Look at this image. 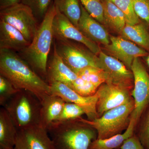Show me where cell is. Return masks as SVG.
<instances>
[{"mask_svg":"<svg viewBox=\"0 0 149 149\" xmlns=\"http://www.w3.org/2000/svg\"><path fill=\"white\" fill-rule=\"evenodd\" d=\"M54 3L56 9L78 28L81 15V4L79 0H54Z\"/></svg>","mask_w":149,"mask_h":149,"instance_id":"23","label":"cell"},{"mask_svg":"<svg viewBox=\"0 0 149 149\" xmlns=\"http://www.w3.org/2000/svg\"><path fill=\"white\" fill-rule=\"evenodd\" d=\"M53 21L54 38L56 40H72L81 43L97 55L101 52L97 43L89 40L66 17L57 9Z\"/></svg>","mask_w":149,"mask_h":149,"instance_id":"10","label":"cell"},{"mask_svg":"<svg viewBox=\"0 0 149 149\" xmlns=\"http://www.w3.org/2000/svg\"><path fill=\"white\" fill-rule=\"evenodd\" d=\"M54 45L65 63L76 74L90 67L100 68L98 56L89 49L80 47L69 40H56Z\"/></svg>","mask_w":149,"mask_h":149,"instance_id":"6","label":"cell"},{"mask_svg":"<svg viewBox=\"0 0 149 149\" xmlns=\"http://www.w3.org/2000/svg\"><path fill=\"white\" fill-rule=\"evenodd\" d=\"M54 0H22L21 3L32 10L37 20H43Z\"/></svg>","mask_w":149,"mask_h":149,"instance_id":"27","label":"cell"},{"mask_svg":"<svg viewBox=\"0 0 149 149\" xmlns=\"http://www.w3.org/2000/svg\"><path fill=\"white\" fill-rule=\"evenodd\" d=\"M77 77L78 75L66 65L54 47L53 55L47 67V82L49 84L59 82L70 88Z\"/></svg>","mask_w":149,"mask_h":149,"instance_id":"16","label":"cell"},{"mask_svg":"<svg viewBox=\"0 0 149 149\" xmlns=\"http://www.w3.org/2000/svg\"><path fill=\"white\" fill-rule=\"evenodd\" d=\"M17 130L3 107L0 109V149L13 148Z\"/></svg>","mask_w":149,"mask_h":149,"instance_id":"19","label":"cell"},{"mask_svg":"<svg viewBox=\"0 0 149 149\" xmlns=\"http://www.w3.org/2000/svg\"><path fill=\"white\" fill-rule=\"evenodd\" d=\"M70 88L84 97H89L95 95L98 89L93 84L78 76L77 79L72 83Z\"/></svg>","mask_w":149,"mask_h":149,"instance_id":"30","label":"cell"},{"mask_svg":"<svg viewBox=\"0 0 149 149\" xmlns=\"http://www.w3.org/2000/svg\"><path fill=\"white\" fill-rule=\"evenodd\" d=\"M30 44L20 31L8 23L0 20V49L19 52Z\"/></svg>","mask_w":149,"mask_h":149,"instance_id":"17","label":"cell"},{"mask_svg":"<svg viewBox=\"0 0 149 149\" xmlns=\"http://www.w3.org/2000/svg\"><path fill=\"white\" fill-rule=\"evenodd\" d=\"M100 68L105 75L106 83L118 85L130 90L133 86V72L120 61L103 52L98 55Z\"/></svg>","mask_w":149,"mask_h":149,"instance_id":"9","label":"cell"},{"mask_svg":"<svg viewBox=\"0 0 149 149\" xmlns=\"http://www.w3.org/2000/svg\"><path fill=\"white\" fill-rule=\"evenodd\" d=\"M21 2L22 0H0V10L7 8Z\"/></svg>","mask_w":149,"mask_h":149,"instance_id":"34","label":"cell"},{"mask_svg":"<svg viewBox=\"0 0 149 149\" xmlns=\"http://www.w3.org/2000/svg\"><path fill=\"white\" fill-rule=\"evenodd\" d=\"M49 85L51 94L61 97L65 102L72 103L80 106L85 112L88 120L98 117L97 111L98 99L96 93L93 96L84 97L63 83L53 82Z\"/></svg>","mask_w":149,"mask_h":149,"instance_id":"12","label":"cell"},{"mask_svg":"<svg viewBox=\"0 0 149 149\" xmlns=\"http://www.w3.org/2000/svg\"><path fill=\"white\" fill-rule=\"evenodd\" d=\"M88 13L100 23L104 24V8L101 0H79Z\"/></svg>","mask_w":149,"mask_h":149,"instance_id":"28","label":"cell"},{"mask_svg":"<svg viewBox=\"0 0 149 149\" xmlns=\"http://www.w3.org/2000/svg\"><path fill=\"white\" fill-rule=\"evenodd\" d=\"M0 18L20 31L30 43L39 27L32 10L22 3L1 10Z\"/></svg>","mask_w":149,"mask_h":149,"instance_id":"7","label":"cell"},{"mask_svg":"<svg viewBox=\"0 0 149 149\" xmlns=\"http://www.w3.org/2000/svg\"><path fill=\"white\" fill-rule=\"evenodd\" d=\"M81 15L78 28L85 37L104 46L110 43V36L104 27L88 13L81 4Z\"/></svg>","mask_w":149,"mask_h":149,"instance_id":"15","label":"cell"},{"mask_svg":"<svg viewBox=\"0 0 149 149\" xmlns=\"http://www.w3.org/2000/svg\"><path fill=\"white\" fill-rule=\"evenodd\" d=\"M0 75L9 80L17 90L33 93L41 102L52 95L49 84L15 51L0 49Z\"/></svg>","mask_w":149,"mask_h":149,"instance_id":"1","label":"cell"},{"mask_svg":"<svg viewBox=\"0 0 149 149\" xmlns=\"http://www.w3.org/2000/svg\"><path fill=\"white\" fill-rule=\"evenodd\" d=\"M14 149H54L47 130L40 125L17 130Z\"/></svg>","mask_w":149,"mask_h":149,"instance_id":"14","label":"cell"},{"mask_svg":"<svg viewBox=\"0 0 149 149\" xmlns=\"http://www.w3.org/2000/svg\"><path fill=\"white\" fill-rule=\"evenodd\" d=\"M134 109L133 100L127 104L108 111L93 120H86L81 117L78 120L95 129L97 139H108L127 129Z\"/></svg>","mask_w":149,"mask_h":149,"instance_id":"5","label":"cell"},{"mask_svg":"<svg viewBox=\"0 0 149 149\" xmlns=\"http://www.w3.org/2000/svg\"><path fill=\"white\" fill-rule=\"evenodd\" d=\"M47 130L54 149H90L91 143L97 137L95 129L78 119L53 123Z\"/></svg>","mask_w":149,"mask_h":149,"instance_id":"3","label":"cell"},{"mask_svg":"<svg viewBox=\"0 0 149 149\" xmlns=\"http://www.w3.org/2000/svg\"><path fill=\"white\" fill-rule=\"evenodd\" d=\"M146 149H149V110L143 127L136 135Z\"/></svg>","mask_w":149,"mask_h":149,"instance_id":"32","label":"cell"},{"mask_svg":"<svg viewBox=\"0 0 149 149\" xmlns=\"http://www.w3.org/2000/svg\"><path fill=\"white\" fill-rule=\"evenodd\" d=\"M97 111L98 117L105 112L128 103L133 100L130 90L118 85L104 83L98 88Z\"/></svg>","mask_w":149,"mask_h":149,"instance_id":"11","label":"cell"},{"mask_svg":"<svg viewBox=\"0 0 149 149\" xmlns=\"http://www.w3.org/2000/svg\"><path fill=\"white\" fill-rule=\"evenodd\" d=\"M41 102L33 93L19 90L3 107L17 130L40 125Z\"/></svg>","mask_w":149,"mask_h":149,"instance_id":"4","label":"cell"},{"mask_svg":"<svg viewBox=\"0 0 149 149\" xmlns=\"http://www.w3.org/2000/svg\"><path fill=\"white\" fill-rule=\"evenodd\" d=\"M104 8V24L120 34L126 25L122 12L110 0H101Z\"/></svg>","mask_w":149,"mask_h":149,"instance_id":"21","label":"cell"},{"mask_svg":"<svg viewBox=\"0 0 149 149\" xmlns=\"http://www.w3.org/2000/svg\"><path fill=\"white\" fill-rule=\"evenodd\" d=\"M122 12L125 17L126 24L135 25L140 23V18L137 15L133 0H110Z\"/></svg>","mask_w":149,"mask_h":149,"instance_id":"24","label":"cell"},{"mask_svg":"<svg viewBox=\"0 0 149 149\" xmlns=\"http://www.w3.org/2000/svg\"><path fill=\"white\" fill-rule=\"evenodd\" d=\"M85 112L82 108L72 103L65 102L61 113L53 123H61L77 120L81 117Z\"/></svg>","mask_w":149,"mask_h":149,"instance_id":"25","label":"cell"},{"mask_svg":"<svg viewBox=\"0 0 149 149\" xmlns=\"http://www.w3.org/2000/svg\"><path fill=\"white\" fill-rule=\"evenodd\" d=\"M146 62L147 64H148V66L149 68V54L148 55V57H147L146 59Z\"/></svg>","mask_w":149,"mask_h":149,"instance_id":"35","label":"cell"},{"mask_svg":"<svg viewBox=\"0 0 149 149\" xmlns=\"http://www.w3.org/2000/svg\"><path fill=\"white\" fill-rule=\"evenodd\" d=\"M120 35L123 38L149 51V33L143 24L140 23L133 25L126 24Z\"/></svg>","mask_w":149,"mask_h":149,"instance_id":"22","label":"cell"},{"mask_svg":"<svg viewBox=\"0 0 149 149\" xmlns=\"http://www.w3.org/2000/svg\"><path fill=\"white\" fill-rule=\"evenodd\" d=\"M133 2L137 15L149 26V0H133Z\"/></svg>","mask_w":149,"mask_h":149,"instance_id":"31","label":"cell"},{"mask_svg":"<svg viewBox=\"0 0 149 149\" xmlns=\"http://www.w3.org/2000/svg\"><path fill=\"white\" fill-rule=\"evenodd\" d=\"M56 13L54 3L42 20L30 45L19 52L40 77L47 78L48 56L54 38L53 21Z\"/></svg>","mask_w":149,"mask_h":149,"instance_id":"2","label":"cell"},{"mask_svg":"<svg viewBox=\"0 0 149 149\" xmlns=\"http://www.w3.org/2000/svg\"><path fill=\"white\" fill-rule=\"evenodd\" d=\"M65 102L56 95L46 96L41 101L40 125L47 130L61 113Z\"/></svg>","mask_w":149,"mask_h":149,"instance_id":"18","label":"cell"},{"mask_svg":"<svg viewBox=\"0 0 149 149\" xmlns=\"http://www.w3.org/2000/svg\"><path fill=\"white\" fill-rule=\"evenodd\" d=\"M137 120L131 114L130 123L123 133H120L108 139H96L90 145V149H117L119 148L124 141L134 135Z\"/></svg>","mask_w":149,"mask_h":149,"instance_id":"20","label":"cell"},{"mask_svg":"<svg viewBox=\"0 0 149 149\" xmlns=\"http://www.w3.org/2000/svg\"><path fill=\"white\" fill-rule=\"evenodd\" d=\"M77 74L79 77L93 84L97 88L106 81L103 70L97 68H87L81 70Z\"/></svg>","mask_w":149,"mask_h":149,"instance_id":"26","label":"cell"},{"mask_svg":"<svg viewBox=\"0 0 149 149\" xmlns=\"http://www.w3.org/2000/svg\"><path fill=\"white\" fill-rule=\"evenodd\" d=\"M130 70L134 77V88L131 93L134 102L132 114L138 122L149 104V74L139 58L135 59Z\"/></svg>","mask_w":149,"mask_h":149,"instance_id":"8","label":"cell"},{"mask_svg":"<svg viewBox=\"0 0 149 149\" xmlns=\"http://www.w3.org/2000/svg\"><path fill=\"white\" fill-rule=\"evenodd\" d=\"M19 91L9 80L0 75V105L2 107Z\"/></svg>","mask_w":149,"mask_h":149,"instance_id":"29","label":"cell"},{"mask_svg":"<svg viewBox=\"0 0 149 149\" xmlns=\"http://www.w3.org/2000/svg\"><path fill=\"white\" fill-rule=\"evenodd\" d=\"M14 149V148H8V149Z\"/></svg>","mask_w":149,"mask_h":149,"instance_id":"36","label":"cell"},{"mask_svg":"<svg viewBox=\"0 0 149 149\" xmlns=\"http://www.w3.org/2000/svg\"><path fill=\"white\" fill-rule=\"evenodd\" d=\"M110 43L105 46V49L111 56L122 62L129 70L136 58L145 56L148 52L138 47L135 43L122 37L110 36Z\"/></svg>","mask_w":149,"mask_h":149,"instance_id":"13","label":"cell"},{"mask_svg":"<svg viewBox=\"0 0 149 149\" xmlns=\"http://www.w3.org/2000/svg\"><path fill=\"white\" fill-rule=\"evenodd\" d=\"M119 149H146L141 143L139 138L135 134L125 140Z\"/></svg>","mask_w":149,"mask_h":149,"instance_id":"33","label":"cell"}]
</instances>
